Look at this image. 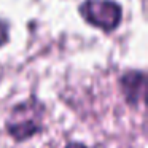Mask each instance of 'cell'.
<instances>
[{
  "label": "cell",
  "mask_w": 148,
  "mask_h": 148,
  "mask_svg": "<svg viewBox=\"0 0 148 148\" xmlns=\"http://www.w3.org/2000/svg\"><path fill=\"white\" fill-rule=\"evenodd\" d=\"M119 86L129 105L137 107L145 97V73L140 70H129L119 77Z\"/></svg>",
  "instance_id": "2"
},
{
  "label": "cell",
  "mask_w": 148,
  "mask_h": 148,
  "mask_svg": "<svg viewBox=\"0 0 148 148\" xmlns=\"http://www.w3.org/2000/svg\"><path fill=\"white\" fill-rule=\"evenodd\" d=\"M65 148H88V147L84 143H81V142H69Z\"/></svg>",
  "instance_id": "5"
},
{
  "label": "cell",
  "mask_w": 148,
  "mask_h": 148,
  "mask_svg": "<svg viewBox=\"0 0 148 148\" xmlns=\"http://www.w3.org/2000/svg\"><path fill=\"white\" fill-rule=\"evenodd\" d=\"M10 35H8V24L5 21H0V46H3L8 42Z\"/></svg>",
  "instance_id": "4"
},
{
  "label": "cell",
  "mask_w": 148,
  "mask_h": 148,
  "mask_svg": "<svg viewBox=\"0 0 148 148\" xmlns=\"http://www.w3.org/2000/svg\"><path fill=\"white\" fill-rule=\"evenodd\" d=\"M18 112H21V108L18 107ZM24 119H16L11 118L10 121H7V131L11 137L14 138L16 142H24L27 138L34 137V135L40 134L42 132V124H40L37 119H34V116H24Z\"/></svg>",
  "instance_id": "3"
},
{
  "label": "cell",
  "mask_w": 148,
  "mask_h": 148,
  "mask_svg": "<svg viewBox=\"0 0 148 148\" xmlns=\"http://www.w3.org/2000/svg\"><path fill=\"white\" fill-rule=\"evenodd\" d=\"M78 11L88 24L103 32H113L123 19V8L115 0H84Z\"/></svg>",
  "instance_id": "1"
}]
</instances>
